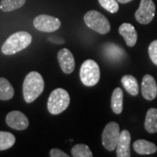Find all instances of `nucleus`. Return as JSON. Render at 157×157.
<instances>
[{
    "label": "nucleus",
    "mask_w": 157,
    "mask_h": 157,
    "mask_svg": "<svg viewBox=\"0 0 157 157\" xmlns=\"http://www.w3.org/2000/svg\"><path fill=\"white\" fill-rule=\"evenodd\" d=\"M45 81L42 75L38 72L29 73L23 83V96L26 103H32L43 93Z\"/></svg>",
    "instance_id": "1"
},
{
    "label": "nucleus",
    "mask_w": 157,
    "mask_h": 157,
    "mask_svg": "<svg viewBox=\"0 0 157 157\" xmlns=\"http://www.w3.org/2000/svg\"><path fill=\"white\" fill-rule=\"evenodd\" d=\"M33 41L32 35L26 32H17L11 34L2 45V52L5 55H13L27 48Z\"/></svg>",
    "instance_id": "2"
},
{
    "label": "nucleus",
    "mask_w": 157,
    "mask_h": 157,
    "mask_svg": "<svg viewBox=\"0 0 157 157\" xmlns=\"http://www.w3.org/2000/svg\"><path fill=\"white\" fill-rule=\"evenodd\" d=\"M70 104V96L67 91L57 88L51 93L47 101V109L51 114L56 115L64 112Z\"/></svg>",
    "instance_id": "3"
},
{
    "label": "nucleus",
    "mask_w": 157,
    "mask_h": 157,
    "mask_svg": "<svg viewBox=\"0 0 157 157\" xmlns=\"http://www.w3.org/2000/svg\"><path fill=\"white\" fill-rule=\"evenodd\" d=\"M79 78L82 84L86 86H95L101 78V70L99 65L93 59H86L80 67Z\"/></svg>",
    "instance_id": "4"
},
{
    "label": "nucleus",
    "mask_w": 157,
    "mask_h": 157,
    "mask_svg": "<svg viewBox=\"0 0 157 157\" xmlns=\"http://www.w3.org/2000/svg\"><path fill=\"white\" fill-rule=\"evenodd\" d=\"M85 24L87 27L100 34H107L110 32L111 25L107 17L97 11H87L84 16Z\"/></svg>",
    "instance_id": "5"
},
{
    "label": "nucleus",
    "mask_w": 157,
    "mask_h": 157,
    "mask_svg": "<svg viewBox=\"0 0 157 157\" xmlns=\"http://www.w3.org/2000/svg\"><path fill=\"white\" fill-rule=\"evenodd\" d=\"M120 134V126L116 122L111 121L107 123L103 129L101 135L103 147L108 151H113L114 149H116Z\"/></svg>",
    "instance_id": "6"
},
{
    "label": "nucleus",
    "mask_w": 157,
    "mask_h": 157,
    "mask_svg": "<svg viewBox=\"0 0 157 157\" xmlns=\"http://www.w3.org/2000/svg\"><path fill=\"white\" fill-rule=\"evenodd\" d=\"M33 25L37 30L43 33H53L59 30L61 22L58 17L46 14H41L34 18Z\"/></svg>",
    "instance_id": "7"
},
{
    "label": "nucleus",
    "mask_w": 157,
    "mask_h": 157,
    "mask_svg": "<svg viewBox=\"0 0 157 157\" xmlns=\"http://www.w3.org/2000/svg\"><path fill=\"white\" fill-rule=\"evenodd\" d=\"M155 6L153 0H141L138 10L135 11V19L142 25H147L155 17Z\"/></svg>",
    "instance_id": "8"
},
{
    "label": "nucleus",
    "mask_w": 157,
    "mask_h": 157,
    "mask_svg": "<svg viewBox=\"0 0 157 157\" xmlns=\"http://www.w3.org/2000/svg\"><path fill=\"white\" fill-rule=\"evenodd\" d=\"M6 124L15 130H25L29 126L28 118L20 111H11L6 118Z\"/></svg>",
    "instance_id": "9"
},
{
    "label": "nucleus",
    "mask_w": 157,
    "mask_h": 157,
    "mask_svg": "<svg viewBox=\"0 0 157 157\" xmlns=\"http://www.w3.org/2000/svg\"><path fill=\"white\" fill-rule=\"evenodd\" d=\"M58 61L61 70L67 74L73 72L75 67V60L73 53L67 48H63L58 52Z\"/></svg>",
    "instance_id": "10"
},
{
    "label": "nucleus",
    "mask_w": 157,
    "mask_h": 157,
    "mask_svg": "<svg viewBox=\"0 0 157 157\" xmlns=\"http://www.w3.org/2000/svg\"><path fill=\"white\" fill-rule=\"evenodd\" d=\"M141 94L147 101H153L157 96V85L155 79L150 74H146L141 81Z\"/></svg>",
    "instance_id": "11"
},
{
    "label": "nucleus",
    "mask_w": 157,
    "mask_h": 157,
    "mask_svg": "<svg viewBox=\"0 0 157 157\" xmlns=\"http://www.w3.org/2000/svg\"><path fill=\"white\" fill-rule=\"evenodd\" d=\"M130 142H131V135L128 130L124 129L120 134L117 147H116V155L118 157L131 156Z\"/></svg>",
    "instance_id": "12"
},
{
    "label": "nucleus",
    "mask_w": 157,
    "mask_h": 157,
    "mask_svg": "<svg viewBox=\"0 0 157 157\" xmlns=\"http://www.w3.org/2000/svg\"><path fill=\"white\" fill-rule=\"evenodd\" d=\"M119 33L123 37L128 46H129V47L135 46L136 42H137L138 34H137V32H136V30L132 24L123 23L119 27Z\"/></svg>",
    "instance_id": "13"
},
{
    "label": "nucleus",
    "mask_w": 157,
    "mask_h": 157,
    "mask_svg": "<svg viewBox=\"0 0 157 157\" xmlns=\"http://www.w3.org/2000/svg\"><path fill=\"white\" fill-rule=\"evenodd\" d=\"M103 53L105 57L110 61H120L126 56L125 51L120 46V45L113 44V43H107L104 45Z\"/></svg>",
    "instance_id": "14"
},
{
    "label": "nucleus",
    "mask_w": 157,
    "mask_h": 157,
    "mask_svg": "<svg viewBox=\"0 0 157 157\" xmlns=\"http://www.w3.org/2000/svg\"><path fill=\"white\" fill-rule=\"evenodd\" d=\"M133 148L139 155H151L157 151V147L155 144L142 139L135 140L133 144Z\"/></svg>",
    "instance_id": "15"
},
{
    "label": "nucleus",
    "mask_w": 157,
    "mask_h": 157,
    "mask_svg": "<svg viewBox=\"0 0 157 157\" xmlns=\"http://www.w3.org/2000/svg\"><path fill=\"white\" fill-rule=\"evenodd\" d=\"M111 107L113 112L116 114L121 113L123 110V91L117 87L113 90L111 97Z\"/></svg>",
    "instance_id": "16"
},
{
    "label": "nucleus",
    "mask_w": 157,
    "mask_h": 157,
    "mask_svg": "<svg viewBox=\"0 0 157 157\" xmlns=\"http://www.w3.org/2000/svg\"><path fill=\"white\" fill-rule=\"evenodd\" d=\"M144 128L147 132L150 134L157 133V109L156 108H149L147 110L145 118Z\"/></svg>",
    "instance_id": "17"
},
{
    "label": "nucleus",
    "mask_w": 157,
    "mask_h": 157,
    "mask_svg": "<svg viewBox=\"0 0 157 157\" xmlns=\"http://www.w3.org/2000/svg\"><path fill=\"white\" fill-rule=\"evenodd\" d=\"M121 83L124 88L132 96H136L139 94V85L137 79L132 75H124L121 78Z\"/></svg>",
    "instance_id": "18"
},
{
    "label": "nucleus",
    "mask_w": 157,
    "mask_h": 157,
    "mask_svg": "<svg viewBox=\"0 0 157 157\" xmlns=\"http://www.w3.org/2000/svg\"><path fill=\"white\" fill-rule=\"evenodd\" d=\"M14 96V88L6 78H0V100L9 101Z\"/></svg>",
    "instance_id": "19"
},
{
    "label": "nucleus",
    "mask_w": 157,
    "mask_h": 157,
    "mask_svg": "<svg viewBox=\"0 0 157 157\" xmlns=\"http://www.w3.org/2000/svg\"><path fill=\"white\" fill-rule=\"evenodd\" d=\"M16 138L10 132L0 131V151L11 148L15 144Z\"/></svg>",
    "instance_id": "20"
},
{
    "label": "nucleus",
    "mask_w": 157,
    "mask_h": 157,
    "mask_svg": "<svg viewBox=\"0 0 157 157\" xmlns=\"http://www.w3.org/2000/svg\"><path fill=\"white\" fill-rule=\"evenodd\" d=\"M26 0H1L0 9L5 12H9L21 8Z\"/></svg>",
    "instance_id": "21"
},
{
    "label": "nucleus",
    "mask_w": 157,
    "mask_h": 157,
    "mask_svg": "<svg viewBox=\"0 0 157 157\" xmlns=\"http://www.w3.org/2000/svg\"><path fill=\"white\" fill-rule=\"evenodd\" d=\"M72 155L73 157H93L89 147L86 144H77L72 147Z\"/></svg>",
    "instance_id": "22"
},
{
    "label": "nucleus",
    "mask_w": 157,
    "mask_h": 157,
    "mask_svg": "<svg viewBox=\"0 0 157 157\" xmlns=\"http://www.w3.org/2000/svg\"><path fill=\"white\" fill-rule=\"evenodd\" d=\"M102 8L110 13H116L119 11V5L117 0H98Z\"/></svg>",
    "instance_id": "23"
},
{
    "label": "nucleus",
    "mask_w": 157,
    "mask_h": 157,
    "mask_svg": "<svg viewBox=\"0 0 157 157\" xmlns=\"http://www.w3.org/2000/svg\"><path fill=\"white\" fill-rule=\"evenodd\" d=\"M148 55L151 61L157 66V40H154L148 46Z\"/></svg>",
    "instance_id": "24"
},
{
    "label": "nucleus",
    "mask_w": 157,
    "mask_h": 157,
    "mask_svg": "<svg viewBox=\"0 0 157 157\" xmlns=\"http://www.w3.org/2000/svg\"><path fill=\"white\" fill-rule=\"evenodd\" d=\"M51 157H68L67 154H66L65 152H63L59 148H52L50 151Z\"/></svg>",
    "instance_id": "25"
},
{
    "label": "nucleus",
    "mask_w": 157,
    "mask_h": 157,
    "mask_svg": "<svg viewBox=\"0 0 157 157\" xmlns=\"http://www.w3.org/2000/svg\"><path fill=\"white\" fill-rule=\"evenodd\" d=\"M119 3H121V4H127V3H129L133 0H117Z\"/></svg>",
    "instance_id": "26"
}]
</instances>
